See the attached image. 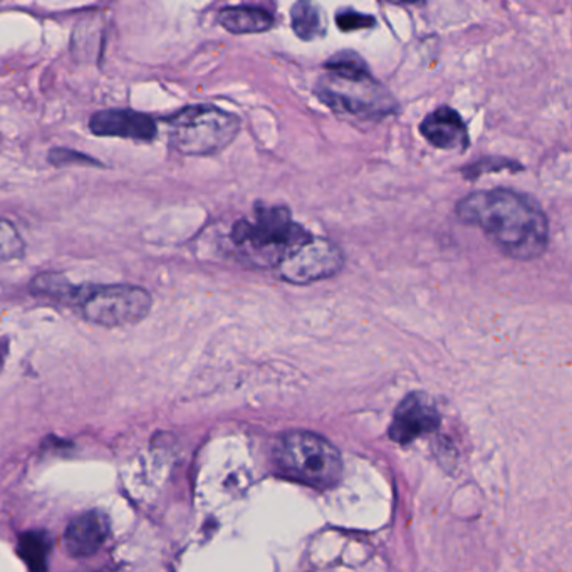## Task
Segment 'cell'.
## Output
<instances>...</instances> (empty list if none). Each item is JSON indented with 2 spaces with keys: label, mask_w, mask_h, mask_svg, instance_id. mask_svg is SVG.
<instances>
[{
  "label": "cell",
  "mask_w": 572,
  "mask_h": 572,
  "mask_svg": "<svg viewBox=\"0 0 572 572\" xmlns=\"http://www.w3.org/2000/svg\"><path fill=\"white\" fill-rule=\"evenodd\" d=\"M456 217L479 227L509 258L534 261L548 251L549 220L538 202L511 189L473 192L460 200Z\"/></svg>",
  "instance_id": "obj_1"
},
{
  "label": "cell",
  "mask_w": 572,
  "mask_h": 572,
  "mask_svg": "<svg viewBox=\"0 0 572 572\" xmlns=\"http://www.w3.org/2000/svg\"><path fill=\"white\" fill-rule=\"evenodd\" d=\"M311 239V233L292 220L291 210L284 205H258L254 220H237L230 232L242 261L261 269L281 268Z\"/></svg>",
  "instance_id": "obj_2"
},
{
  "label": "cell",
  "mask_w": 572,
  "mask_h": 572,
  "mask_svg": "<svg viewBox=\"0 0 572 572\" xmlns=\"http://www.w3.org/2000/svg\"><path fill=\"white\" fill-rule=\"evenodd\" d=\"M275 462L289 479L319 490L331 489L343 475L340 450L305 430H292L279 439Z\"/></svg>",
  "instance_id": "obj_3"
},
{
  "label": "cell",
  "mask_w": 572,
  "mask_h": 572,
  "mask_svg": "<svg viewBox=\"0 0 572 572\" xmlns=\"http://www.w3.org/2000/svg\"><path fill=\"white\" fill-rule=\"evenodd\" d=\"M169 143L185 157H212L225 150L240 131V118L217 107H187L169 121Z\"/></svg>",
  "instance_id": "obj_4"
},
{
  "label": "cell",
  "mask_w": 572,
  "mask_h": 572,
  "mask_svg": "<svg viewBox=\"0 0 572 572\" xmlns=\"http://www.w3.org/2000/svg\"><path fill=\"white\" fill-rule=\"evenodd\" d=\"M314 93L334 113L360 120H380L397 110V101L390 91L378 83L371 72L354 76L328 72L319 79Z\"/></svg>",
  "instance_id": "obj_5"
},
{
  "label": "cell",
  "mask_w": 572,
  "mask_h": 572,
  "mask_svg": "<svg viewBox=\"0 0 572 572\" xmlns=\"http://www.w3.org/2000/svg\"><path fill=\"white\" fill-rule=\"evenodd\" d=\"M153 298L147 289L131 284H87L81 314L103 328L138 324L150 314Z\"/></svg>",
  "instance_id": "obj_6"
},
{
  "label": "cell",
  "mask_w": 572,
  "mask_h": 572,
  "mask_svg": "<svg viewBox=\"0 0 572 572\" xmlns=\"http://www.w3.org/2000/svg\"><path fill=\"white\" fill-rule=\"evenodd\" d=\"M343 265L344 255L337 243L312 237L278 271L289 284L305 285L340 274Z\"/></svg>",
  "instance_id": "obj_7"
},
{
  "label": "cell",
  "mask_w": 572,
  "mask_h": 572,
  "mask_svg": "<svg viewBox=\"0 0 572 572\" xmlns=\"http://www.w3.org/2000/svg\"><path fill=\"white\" fill-rule=\"evenodd\" d=\"M440 425V413L433 401L427 394H408L393 415L390 436L400 445L415 442L420 436L435 432Z\"/></svg>",
  "instance_id": "obj_8"
},
{
  "label": "cell",
  "mask_w": 572,
  "mask_h": 572,
  "mask_svg": "<svg viewBox=\"0 0 572 572\" xmlns=\"http://www.w3.org/2000/svg\"><path fill=\"white\" fill-rule=\"evenodd\" d=\"M91 133L97 137L123 138V140L151 141L157 138L158 124L153 118L127 108L97 111L90 118Z\"/></svg>",
  "instance_id": "obj_9"
},
{
  "label": "cell",
  "mask_w": 572,
  "mask_h": 572,
  "mask_svg": "<svg viewBox=\"0 0 572 572\" xmlns=\"http://www.w3.org/2000/svg\"><path fill=\"white\" fill-rule=\"evenodd\" d=\"M110 524L100 512L79 515L66 529L64 548L72 558H90L100 551L107 541Z\"/></svg>",
  "instance_id": "obj_10"
},
{
  "label": "cell",
  "mask_w": 572,
  "mask_h": 572,
  "mask_svg": "<svg viewBox=\"0 0 572 572\" xmlns=\"http://www.w3.org/2000/svg\"><path fill=\"white\" fill-rule=\"evenodd\" d=\"M423 138L440 150H459L469 143L465 123L453 108L440 107L420 124Z\"/></svg>",
  "instance_id": "obj_11"
},
{
  "label": "cell",
  "mask_w": 572,
  "mask_h": 572,
  "mask_svg": "<svg viewBox=\"0 0 572 572\" xmlns=\"http://www.w3.org/2000/svg\"><path fill=\"white\" fill-rule=\"evenodd\" d=\"M34 298L46 299L56 304L79 308L83 301L87 285H76L61 272H41L31 281Z\"/></svg>",
  "instance_id": "obj_12"
},
{
  "label": "cell",
  "mask_w": 572,
  "mask_h": 572,
  "mask_svg": "<svg viewBox=\"0 0 572 572\" xmlns=\"http://www.w3.org/2000/svg\"><path fill=\"white\" fill-rule=\"evenodd\" d=\"M225 31L235 36L262 34L274 28V18L271 12L254 6H235L223 8L217 18Z\"/></svg>",
  "instance_id": "obj_13"
},
{
  "label": "cell",
  "mask_w": 572,
  "mask_h": 572,
  "mask_svg": "<svg viewBox=\"0 0 572 572\" xmlns=\"http://www.w3.org/2000/svg\"><path fill=\"white\" fill-rule=\"evenodd\" d=\"M51 549V535L44 531H29L19 539V555L32 572L46 571Z\"/></svg>",
  "instance_id": "obj_14"
},
{
  "label": "cell",
  "mask_w": 572,
  "mask_h": 572,
  "mask_svg": "<svg viewBox=\"0 0 572 572\" xmlns=\"http://www.w3.org/2000/svg\"><path fill=\"white\" fill-rule=\"evenodd\" d=\"M292 31L302 41H314L325 34L322 12L311 2H298L291 9Z\"/></svg>",
  "instance_id": "obj_15"
},
{
  "label": "cell",
  "mask_w": 572,
  "mask_h": 572,
  "mask_svg": "<svg viewBox=\"0 0 572 572\" xmlns=\"http://www.w3.org/2000/svg\"><path fill=\"white\" fill-rule=\"evenodd\" d=\"M324 68L325 71L331 72V74L340 76H354L363 74V72H370L367 62H364V59L353 51L338 52V54H334L333 58L328 59Z\"/></svg>",
  "instance_id": "obj_16"
},
{
  "label": "cell",
  "mask_w": 572,
  "mask_h": 572,
  "mask_svg": "<svg viewBox=\"0 0 572 572\" xmlns=\"http://www.w3.org/2000/svg\"><path fill=\"white\" fill-rule=\"evenodd\" d=\"M24 251V240L21 239L16 227L8 219L2 220V229H0V255H2V261L8 262L12 259L22 258Z\"/></svg>",
  "instance_id": "obj_17"
},
{
  "label": "cell",
  "mask_w": 572,
  "mask_h": 572,
  "mask_svg": "<svg viewBox=\"0 0 572 572\" xmlns=\"http://www.w3.org/2000/svg\"><path fill=\"white\" fill-rule=\"evenodd\" d=\"M337 24L343 32L363 31V29L373 28L377 19L373 16L360 14V12L343 11L338 14Z\"/></svg>",
  "instance_id": "obj_18"
},
{
  "label": "cell",
  "mask_w": 572,
  "mask_h": 572,
  "mask_svg": "<svg viewBox=\"0 0 572 572\" xmlns=\"http://www.w3.org/2000/svg\"><path fill=\"white\" fill-rule=\"evenodd\" d=\"M49 160L52 165H71V163H88V165H97V160L87 157L83 153H76V151L64 150V148H56L49 153Z\"/></svg>",
  "instance_id": "obj_19"
}]
</instances>
